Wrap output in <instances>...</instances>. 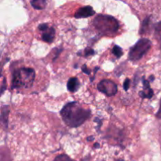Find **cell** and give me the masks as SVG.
<instances>
[{"instance_id": "10", "label": "cell", "mask_w": 161, "mask_h": 161, "mask_svg": "<svg viewBox=\"0 0 161 161\" xmlns=\"http://www.w3.org/2000/svg\"><path fill=\"white\" fill-rule=\"evenodd\" d=\"M31 5L36 9H42L45 8L47 5V2L44 0H35L31 2Z\"/></svg>"}, {"instance_id": "23", "label": "cell", "mask_w": 161, "mask_h": 161, "mask_svg": "<svg viewBox=\"0 0 161 161\" xmlns=\"http://www.w3.org/2000/svg\"><path fill=\"white\" fill-rule=\"evenodd\" d=\"M98 143H95V148H99V146H98Z\"/></svg>"}, {"instance_id": "2", "label": "cell", "mask_w": 161, "mask_h": 161, "mask_svg": "<svg viewBox=\"0 0 161 161\" xmlns=\"http://www.w3.org/2000/svg\"><path fill=\"white\" fill-rule=\"evenodd\" d=\"M36 80V71L31 68L21 67L15 69L12 74V89H28Z\"/></svg>"}, {"instance_id": "11", "label": "cell", "mask_w": 161, "mask_h": 161, "mask_svg": "<svg viewBox=\"0 0 161 161\" xmlns=\"http://www.w3.org/2000/svg\"><path fill=\"white\" fill-rule=\"evenodd\" d=\"M153 94H154L153 91L151 88H149V89L148 90H144V91H140L139 92V96L142 97V98L150 99L152 98Z\"/></svg>"}, {"instance_id": "16", "label": "cell", "mask_w": 161, "mask_h": 161, "mask_svg": "<svg viewBox=\"0 0 161 161\" xmlns=\"http://www.w3.org/2000/svg\"><path fill=\"white\" fill-rule=\"evenodd\" d=\"M95 54V51L91 47H86L84 50V56L85 57H91Z\"/></svg>"}, {"instance_id": "5", "label": "cell", "mask_w": 161, "mask_h": 161, "mask_svg": "<svg viewBox=\"0 0 161 161\" xmlns=\"http://www.w3.org/2000/svg\"><path fill=\"white\" fill-rule=\"evenodd\" d=\"M97 89L108 97L115 95L117 93V86L114 82L109 80H103L97 84Z\"/></svg>"}, {"instance_id": "9", "label": "cell", "mask_w": 161, "mask_h": 161, "mask_svg": "<svg viewBox=\"0 0 161 161\" xmlns=\"http://www.w3.org/2000/svg\"><path fill=\"white\" fill-rule=\"evenodd\" d=\"M9 106H3L2 108V115H1V119L2 123L5 127H7L8 125V115H9Z\"/></svg>"}, {"instance_id": "13", "label": "cell", "mask_w": 161, "mask_h": 161, "mask_svg": "<svg viewBox=\"0 0 161 161\" xmlns=\"http://www.w3.org/2000/svg\"><path fill=\"white\" fill-rule=\"evenodd\" d=\"M149 17H147L146 19H145L144 21H143L142 25V28L141 30H140V34H143V33H146L147 31L148 28L149 26Z\"/></svg>"}, {"instance_id": "14", "label": "cell", "mask_w": 161, "mask_h": 161, "mask_svg": "<svg viewBox=\"0 0 161 161\" xmlns=\"http://www.w3.org/2000/svg\"><path fill=\"white\" fill-rule=\"evenodd\" d=\"M112 52H113V54H114L117 58H120V57L123 55L122 48H121V47H119V46H117V45H115L114 47H113V50H112Z\"/></svg>"}, {"instance_id": "21", "label": "cell", "mask_w": 161, "mask_h": 161, "mask_svg": "<svg viewBox=\"0 0 161 161\" xmlns=\"http://www.w3.org/2000/svg\"><path fill=\"white\" fill-rule=\"evenodd\" d=\"M5 89H6V82H5V80H3V83H2V91H1V94H3V91H4Z\"/></svg>"}, {"instance_id": "4", "label": "cell", "mask_w": 161, "mask_h": 161, "mask_svg": "<svg viewBox=\"0 0 161 161\" xmlns=\"http://www.w3.org/2000/svg\"><path fill=\"white\" fill-rule=\"evenodd\" d=\"M152 46V42L149 39L142 38L136 42L129 51L128 58L130 61H137L142 58V57L149 51Z\"/></svg>"}, {"instance_id": "17", "label": "cell", "mask_w": 161, "mask_h": 161, "mask_svg": "<svg viewBox=\"0 0 161 161\" xmlns=\"http://www.w3.org/2000/svg\"><path fill=\"white\" fill-rule=\"evenodd\" d=\"M48 28L49 27H48V25H47V24H41V25H39V27H38V29L42 32V31H46V30H47Z\"/></svg>"}, {"instance_id": "20", "label": "cell", "mask_w": 161, "mask_h": 161, "mask_svg": "<svg viewBox=\"0 0 161 161\" xmlns=\"http://www.w3.org/2000/svg\"><path fill=\"white\" fill-rule=\"evenodd\" d=\"M157 117L158 118V119H161V99L160 102V108H159V110L157 113Z\"/></svg>"}, {"instance_id": "1", "label": "cell", "mask_w": 161, "mask_h": 161, "mask_svg": "<svg viewBox=\"0 0 161 161\" xmlns=\"http://www.w3.org/2000/svg\"><path fill=\"white\" fill-rule=\"evenodd\" d=\"M61 116L66 125L78 127L91 117V110L84 108L78 102H72L63 107Z\"/></svg>"}, {"instance_id": "3", "label": "cell", "mask_w": 161, "mask_h": 161, "mask_svg": "<svg viewBox=\"0 0 161 161\" xmlns=\"http://www.w3.org/2000/svg\"><path fill=\"white\" fill-rule=\"evenodd\" d=\"M94 26L102 35L112 36L117 32L119 24V21L112 16L99 14L94 19Z\"/></svg>"}, {"instance_id": "7", "label": "cell", "mask_w": 161, "mask_h": 161, "mask_svg": "<svg viewBox=\"0 0 161 161\" xmlns=\"http://www.w3.org/2000/svg\"><path fill=\"white\" fill-rule=\"evenodd\" d=\"M55 37V30L53 28H48L42 32V39L47 43H51Z\"/></svg>"}, {"instance_id": "12", "label": "cell", "mask_w": 161, "mask_h": 161, "mask_svg": "<svg viewBox=\"0 0 161 161\" xmlns=\"http://www.w3.org/2000/svg\"><path fill=\"white\" fill-rule=\"evenodd\" d=\"M155 37L158 40L161 49V21L157 23L155 26Z\"/></svg>"}, {"instance_id": "22", "label": "cell", "mask_w": 161, "mask_h": 161, "mask_svg": "<svg viewBox=\"0 0 161 161\" xmlns=\"http://www.w3.org/2000/svg\"><path fill=\"white\" fill-rule=\"evenodd\" d=\"M154 79H155V78H154V76H153V75H151V76L149 77V80H150L151 82H153V80H154Z\"/></svg>"}, {"instance_id": "6", "label": "cell", "mask_w": 161, "mask_h": 161, "mask_svg": "<svg viewBox=\"0 0 161 161\" xmlns=\"http://www.w3.org/2000/svg\"><path fill=\"white\" fill-rule=\"evenodd\" d=\"M95 11L91 6H85L83 7L80 8L76 13L75 14V18H86V17H90L91 16L94 15Z\"/></svg>"}, {"instance_id": "8", "label": "cell", "mask_w": 161, "mask_h": 161, "mask_svg": "<svg viewBox=\"0 0 161 161\" xmlns=\"http://www.w3.org/2000/svg\"><path fill=\"white\" fill-rule=\"evenodd\" d=\"M80 87V83L78 78L76 77H72L69 80L67 83V88L70 92H76Z\"/></svg>"}, {"instance_id": "19", "label": "cell", "mask_w": 161, "mask_h": 161, "mask_svg": "<svg viewBox=\"0 0 161 161\" xmlns=\"http://www.w3.org/2000/svg\"><path fill=\"white\" fill-rule=\"evenodd\" d=\"M82 71H83L84 73L87 74V75H90V74H91V70H89V69L86 68V64H83V67H82Z\"/></svg>"}, {"instance_id": "18", "label": "cell", "mask_w": 161, "mask_h": 161, "mask_svg": "<svg viewBox=\"0 0 161 161\" xmlns=\"http://www.w3.org/2000/svg\"><path fill=\"white\" fill-rule=\"evenodd\" d=\"M130 80H129V79H126L125 81H124V89L125 90V91H127V90L129 89V87H130Z\"/></svg>"}, {"instance_id": "15", "label": "cell", "mask_w": 161, "mask_h": 161, "mask_svg": "<svg viewBox=\"0 0 161 161\" xmlns=\"http://www.w3.org/2000/svg\"><path fill=\"white\" fill-rule=\"evenodd\" d=\"M53 161H75L72 160L71 157H69V156L65 155V154H61V155H58L55 157V159Z\"/></svg>"}, {"instance_id": "24", "label": "cell", "mask_w": 161, "mask_h": 161, "mask_svg": "<svg viewBox=\"0 0 161 161\" xmlns=\"http://www.w3.org/2000/svg\"><path fill=\"white\" fill-rule=\"evenodd\" d=\"M116 161H124V160H116Z\"/></svg>"}]
</instances>
